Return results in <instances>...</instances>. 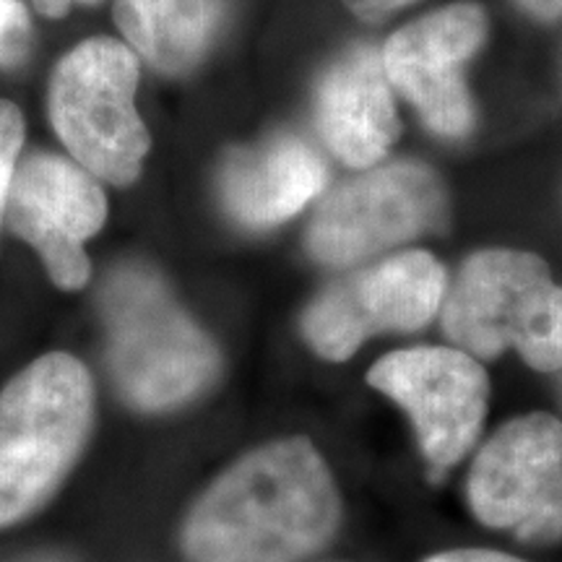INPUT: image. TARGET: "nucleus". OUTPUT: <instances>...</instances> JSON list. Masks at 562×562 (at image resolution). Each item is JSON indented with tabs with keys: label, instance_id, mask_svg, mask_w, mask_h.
<instances>
[{
	"label": "nucleus",
	"instance_id": "nucleus-6",
	"mask_svg": "<svg viewBox=\"0 0 562 562\" xmlns=\"http://www.w3.org/2000/svg\"><path fill=\"white\" fill-rule=\"evenodd\" d=\"M446 191L430 167L393 161L344 182L315 211L307 248L326 266L368 261L393 245L440 229Z\"/></svg>",
	"mask_w": 562,
	"mask_h": 562
},
{
	"label": "nucleus",
	"instance_id": "nucleus-17",
	"mask_svg": "<svg viewBox=\"0 0 562 562\" xmlns=\"http://www.w3.org/2000/svg\"><path fill=\"white\" fill-rule=\"evenodd\" d=\"M344 3L349 5V11H355L362 19H383L393 11L417 3V0H344Z\"/></svg>",
	"mask_w": 562,
	"mask_h": 562
},
{
	"label": "nucleus",
	"instance_id": "nucleus-12",
	"mask_svg": "<svg viewBox=\"0 0 562 562\" xmlns=\"http://www.w3.org/2000/svg\"><path fill=\"white\" fill-rule=\"evenodd\" d=\"M318 131L351 167L378 165L398 136L391 81L372 47H357L323 76L315 97Z\"/></svg>",
	"mask_w": 562,
	"mask_h": 562
},
{
	"label": "nucleus",
	"instance_id": "nucleus-15",
	"mask_svg": "<svg viewBox=\"0 0 562 562\" xmlns=\"http://www.w3.org/2000/svg\"><path fill=\"white\" fill-rule=\"evenodd\" d=\"M34 30L24 0H0V68H19L30 58Z\"/></svg>",
	"mask_w": 562,
	"mask_h": 562
},
{
	"label": "nucleus",
	"instance_id": "nucleus-3",
	"mask_svg": "<svg viewBox=\"0 0 562 562\" xmlns=\"http://www.w3.org/2000/svg\"><path fill=\"white\" fill-rule=\"evenodd\" d=\"M91 419L94 383L66 351L40 357L0 391V529L50 501L79 461Z\"/></svg>",
	"mask_w": 562,
	"mask_h": 562
},
{
	"label": "nucleus",
	"instance_id": "nucleus-21",
	"mask_svg": "<svg viewBox=\"0 0 562 562\" xmlns=\"http://www.w3.org/2000/svg\"><path fill=\"white\" fill-rule=\"evenodd\" d=\"M32 562H63L58 558H40V560H32Z\"/></svg>",
	"mask_w": 562,
	"mask_h": 562
},
{
	"label": "nucleus",
	"instance_id": "nucleus-13",
	"mask_svg": "<svg viewBox=\"0 0 562 562\" xmlns=\"http://www.w3.org/2000/svg\"><path fill=\"white\" fill-rule=\"evenodd\" d=\"M326 165L307 140L277 136L256 149L232 151L220 175V193L232 220L266 229L290 220L321 193Z\"/></svg>",
	"mask_w": 562,
	"mask_h": 562
},
{
	"label": "nucleus",
	"instance_id": "nucleus-20",
	"mask_svg": "<svg viewBox=\"0 0 562 562\" xmlns=\"http://www.w3.org/2000/svg\"><path fill=\"white\" fill-rule=\"evenodd\" d=\"M521 5L531 16L542 21H554L562 16V0H521Z\"/></svg>",
	"mask_w": 562,
	"mask_h": 562
},
{
	"label": "nucleus",
	"instance_id": "nucleus-10",
	"mask_svg": "<svg viewBox=\"0 0 562 562\" xmlns=\"http://www.w3.org/2000/svg\"><path fill=\"white\" fill-rule=\"evenodd\" d=\"M5 220L26 240L60 290H81L91 279L83 243L108 220V199L100 182L74 159L58 154H32L16 167Z\"/></svg>",
	"mask_w": 562,
	"mask_h": 562
},
{
	"label": "nucleus",
	"instance_id": "nucleus-5",
	"mask_svg": "<svg viewBox=\"0 0 562 562\" xmlns=\"http://www.w3.org/2000/svg\"><path fill=\"white\" fill-rule=\"evenodd\" d=\"M138 60L110 37L81 42L50 79V121L70 159L97 180L131 186L149 154V131L136 112Z\"/></svg>",
	"mask_w": 562,
	"mask_h": 562
},
{
	"label": "nucleus",
	"instance_id": "nucleus-2",
	"mask_svg": "<svg viewBox=\"0 0 562 562\" xmlns=\"http://www.w3.org/2000/svg\"><path fill=\"white\" fill-rule=\"evenodd\" d=\"M108 357L117 389L140 412L191 402L214 383L220 351L175 302L157 271L123 263L100 290Z\"/></svg>",
	"mask_w": 562,
	"mask_h": 562
},
{
	"label": "nucleus",
	"instance_id": "nucleus-19",
	"mask_svg": "<svg viewBox=\"0 0 562 562\" xmlns=\"http://www.w3.org/2000/svg\"><path fill=\"white\" fill-rule=\"evenodd\" d=\"M34 9H37L40 13H45V16L50 19H60L66 16V13L74 9V5H91V3H100V0H32Z\"/></svg>",
	"mask_w": 562,
	"mask_h": 562
},
{
	"label": "nucleus",
	"instance_id": "nucleus-7",
	"mask_svg": "<svg viewBox=\"0 0 562 562\" xmlns=\"http://www.w3.org/2000/svg\"><path fill=\"white\" fill-rule=\"evenodd\" d=\"M469 503L492 529L562 539V422L537 412L503 425L469 472Z\"/></svg>",
	"mask_w": 562,
	"mask_h": 562
},
{
	"label": "nucleus",
	"instance_id": "nucleus-18",
	"mask_svg": "<svg viewBox=\"0 0 562 562\" xmlns=\"http://www.w3.org/2000/svg\"><path fill=\"white\" fill-rule=\"evenodd\" d=\"M425 562H524L518 558H510V554L492 552V550H453L435 554V558Z\"/></svg>",
	"mask_w": 562,
	"mask_h": 562
},
{
	"label": "nucleus",
	"instance_id": "nucleus-14",
	"mask_svg": "<svg viewBox=\"0 0 562 562\" xmlns=\"http://www.w3.org/2000/svg\"><path fill=\"white\" fill-rule=\"evenodd\" d=\"M115 24L161 74H186L206 55L220 24V0H115Z\"/></svg>",
	"mask_w": 562,
	"mask_h": 562
},
{
	"label": "nucleus",
	"instance_id": "nucleus-9",
	"mask_svg": "<svg viewBox=\"0 0 562 562\" xmlns=\"http://www.w3.org/2000/svg\"><path fill=\"white\" fill-rule=\"evenodd\" d=\"M368 381L409 414L435 472L459 463L480 438L490 383L469 351L459 347L393 351L372 364Z\"/></svg>",
	"mask_w": 562,
	"mask_h": 562
},
{
	"label": "nucleus",
	"instance_id": "nucleus-1",
	"mask_svg": "<svg viewBox=\"0 0 562 562\" xmlns=\"http://www.w3.org/2000/svg\"><path fill=\"white\" fill-rule=\"evenodd\" d=\"M326 461L305 438L273 440L203 492L182 529L191 562H297L339 526Z\"/></svg>",
	"mask_w": 562,
	"mask_h": 562
},
{
	"label": "nucleus",
	"instance_id": "nucleus-11",
	"mask_svg": "<svg viewBox=\"0 0 562 562\" xmlns=\"http://www.w3.org/2000/svg\"><path fill=\"white\" fill-rule=\"evenodd\" d=\"M487 16L480 5L456 3L398 30L383 50L391 87L409 100L442 136H463L474 123L463 63L480 50Z\"/></svg>",
	"mask_w": 562,
	"mask_h": 562
},
{
	"label": "nucleus",
	"instance_id": "nucleus-4",
	"mask_svg": "<svg viewBox=\"0 0 562 562\" xmlns=\"http://www.w3.org/2000/svg\"><path fill=\"white\" fill-rule=\"evenodd\" d=\"M440 307L448 339L472 357L492 360L513 347L531 368H562V286L539 256L476 252Z\"/></svg>",
	"mask_w": 562,
	"mask_h": 562
},
{
	"label": "nucleus",
	"instance_id": "nucleus-16",
	"mask_svg": "<svg viewBox=\"0 0 562 562\" xmlns=\"http://www.w3.org/2000/svg\"><path fill=\"white\" fill-rule=\"evenodd\" d=\"M21 146H24V115L13 102L0 100V220L5 214Z\"/></svg>",
	"mask_w": 562,
	"mask_h": 562
},
{
	"label": "nucleus",
	"instance_id": "nucleus-8",
	"mask_svg": "<svg viewBox=\"0 0 562 562\" xmlns=\"http://www.w3.org/2000/svg\"><path fill=\"white\" fill-rule=\"evenodd\" d=\"M446 271L430 252L409 250L344 279L313 302L302 334L326 360H349L383 331H417L440 311Z\"/></svg>",
	"mask_w": 562,
	"mask_h": 562
}]
</instances>
